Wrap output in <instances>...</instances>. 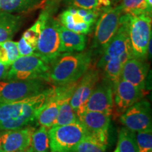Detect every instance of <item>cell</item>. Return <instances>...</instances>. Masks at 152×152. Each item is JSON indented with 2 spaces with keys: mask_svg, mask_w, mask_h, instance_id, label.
I'll use <instances>...</instances> for the list:
<instances>
[{
  "mask_svg": "<svg viewBox=\"0 0 152 152\" xmlns=\"http://www.w3.org/2000/svg\"><path fill=\"white\" fill-rule=\"evenodd\" d=\"M92 56V51L61 53L49 64L45 80L54 86L77 81L90 69Z\"/></svg>",
  "mask_w": 152,
  "mask_h": 152,
  "instance_id": "6da1fadb",
  "label": "cell"
},
{
  "mask_svg": "<svg viewBox=\"0 0 152 152\" xmlns=\"http://www.w3.org/2000/svg\"><path fill=\"white\" fill-rule=\"evenodd\" d=\"M52 87L23 100L0 104V130L22 128L35 121L38 111L45 103Z\"/></svg>",
  "mask_w": 152,
  "mask_h": 152,
  "instance_id": "7a4b0ae2",
  "label": "cell"
},
{
  "mask_svg": "<svg viewBox=\"0 0 152 152\" xmlns=\"http://www.w3.org/2000/svg\"><path fill=\"white\" fill-rule=\"evenodd\" d=\"M42 25L38 38L35 54L49 64L61 53L60 23L51 16L48 10L43 11Z\"/></svg>",
  "mask_w": 152,
  "mask_h": 152,
  "instance_id": "3957f363",
  "label": "cell"
},
{
  "mask_svg": "<svg viewBox=\"0 0 152 152\" xmlns=\"http://www.w3.org/2000/svg\"><path fill=\"white\" fill-rule=\"evenodd\" d=\"M48 134L51 152H75L77 146L88 136L78 120L70 124L52 126Z\"/></svg>",
  "mask_w": 152,
  "mask_h": 152,
  "instance_id": "277c9868",
  "label": "cell"
},
{
  "mask_svg": "<svg viewBox=\"0 0 152 152\" xmlns=\"http://www.w3.org/2000/svg\"><path fill=\"white\" fill-rule=\"evenodd\" d=\"M128 33L133 56L144 60L151 40V14L129 15Z\"/></svg>",
  "mask_w": 152,
  "mask_h": 152,
  "instance_id": "5b68a950",
  "label": "cell"
},
{
  "mask_svg": "<svg viewBox=\"0 0 152 152\" xmlns=\"http://www.w3.org/2000/svg\"><path fill=\"white\" fill-rule=\"evenodd\" d=\"M48 69V63L35 53L29 56H19L11 65L5 80H45Z\"/></svg>",
  "mask_w": 152,
  "mask_h": 152,
  "instance_id": "8992f818",
  "label": "cell"
},
{
  "mask_svg": "<svg viewBox=\"0 0 152 152\" xmlns=\"http://www.w3.org/2000/svg\"><path fill=\"white\" fill-rule=\"evenodd\" d=\"M41 79L0 81V104L11 103L35 96L49 88Z\"/></svg>",
  "mask_w": 152,
  "mask_h": 152,
  "instance_id": "52a82bcc",
  "label": "cell"
},
{
  "mask_svg": "<svg viewBox=\"0 0 152 152\" xmlns=\"http://www.w3.org/2000/svg\"><path fill=\"white\" fill-rule=\"evenodd\" d=\"M123 12L120 6L104 9L96 20L92 48L102 52L116 33Z\"/></svg>",
  "mask_w": 152,
  "mask_h": 152,
  "instance_id": "ba28073f",
  "label": "cell"
},
{
  "mask_svg": "<svg viewBox=\"0 0 152 152\" xmlns=\"http://www.w3.org/2000/svg\"><path fill=\"white\" fill-rule=\"evenodd\" d=\"M129 14L121 16L116 33L102 52V56L97 63L98 69L101 70L112 58H116L125 54L132 55V51L128 33Z\"/></svg>",
  "mask_w": 152,
  "mask_h": 152,
  "instance_id": "9c48e42d",
  "label": "cell"
},
{
  "mask_svg": "<svg viewBox=\"0 0 152 152\" xmlns=\"http://www.w3.org/2000/svg\"><path fill=\"white\" fill-rule=\"evenodd\" d=\"M120 121L125 128L137 132L151 128V104L147 100L140 99L120 115Z\"/></svg>",
  "mask_w": 152,
  "mask_h": 152,
  "instance_id": "30bf717a",
  "label": "cell"
},
{
  "mask_svg": "<svg viewBox=\"0 0 152 152\" xmlns=\"http://www.w3.org/2000/svg\"><path fill=\"white\" fill-rule=\"evenodd\" d=\"M101 74L99 69H89L78 80L71 98V105L75 113L79 114L95 87L99 83Z\"/></svg>",
  "mask_w": 152,
  "mask_h": 152,
  "instance_id": "8fae6325",
  "label": "cell"
},
{
  "mask_svg": "<svg viewBox=\"0 0 152 152\" xmlns=\"http://www.w3.org/2000/svg\"><path fill=\"white\" fill-rule=\"evenodd\" d=\"M77 119L88 135L108 142L111 115L102 112L85 111L77 115Z\"/></svg>",
  "mask_w": 152,
  "mask_h": 152,
  "instance_id": "7c38bea8",
  "label": "cell"
},
{
  "mask_svg": "<svg viewBox=\"0 0 152 152\" xmlns=\"http://www.w3.org/2000/svg\"><path fill=\"white\" fill-rule=\"evenodd\" d=\"M113 109V87L109 83L103 80L102 83H98L95 87L80 113L88 111L102 112L111 115Z\"/></svg>",
  "mask_w": 152,
  "mask_h": 152,
  "instance_id": "4fadbf2b",
  "label": "cell"
},
{
  "mask_svg": "<svg viewBox=\"0 0 152 152\" xmlns=\"http://www.w3.org/2000/svg\"><path fill=\"white\" fill-rule=\"evenodd\" d=\"M143 91L121 78L113 86V108L121 115L125 110L142 99Z\"/></svg>",
  "mask_w": 152,
  "mask_h": 152,
  "instance_id": "5bb4252c",
  "label": "cell"
},
{
  "mask_svg": "<svg viewBox=\"0 0 152 152\" xmlns=\"http://www.w3.org/2000/svg\"><path fill=\"white\" fill-rule=\"evenodd\" d=\"M65 90V85L52 87L48 98L38 111L35 121L39 126L52 128L59 111L61 101Z\"/></svg>",
  "mask_w": 152,
  "mask_h": 152,
  "instance_id": "9a60e30c",
  "label": "cell"
},
{
  "mask_svg": "<svg viewBox=\"0 0 152 152\" xmlns=\"http://www.w3.org/2000/svg\"><path fill=\"white\" fill-rule=\"evenodd\" d=\"M35 130L28 126L0 133L1 139V152H15L25 149L31 144L32 134Z\"/></svg>",
  "mask_w": 152,
  "mask_h": 152,
  "instance_id": "2e32d148",
  "label": "cell"
},
{
  "mask_svg": "<svg viewBox=\"0 0 152 152\" xmlns=\"http://www.w3.org/2000/svg\"><path fill=\"white\" fill-rule=\"evenodd\" d=\"M149 66L144 60L132 57L123 64L121 78L130 83L140 90H144L149 72Z\"/></svg>",
  "mask_w": 152,
  "mask_h": 152,
  "instance_id": "e0dca14e",
  "label": "cell"
},
{
  "mask_svg": "<svg viewBox=\"0 0 152 152\" xmlns=\"http://www.w3.org/2000/svg\"><path fill=\"white\" fill-rule=\"evenodd\" d=\"M77 81L65 85V90H64V94L61 101L59 111H58L56 121L53 124V126L70 124L78 120L77 114L73 111L70 103L72 94L75 90Z\"/></svg>",
  "mask_w": 152,
  "mask_h": 152,
  "instance_id": "ac0fdd59",
  "label": "cell"
},
{
  "mask_svg": "<svg viewBox=\"0 0 152 152\" xmlns=\"http://www.w3.org/2000/svg\"><path fill=\"white\" fill-rule=\"evenodd\" d=\"M61 52H78L84 51L87 45L86 35L67 29L60 23Z\"/></svg>",
  "mask_w": 152,
  "mask_h": 152,
  "instance_id": "d6986e66",
  "label": "cell"
},
{
  "mask_svg": "<svg viewBox=\"0 0 152 152\" xmlns=\"http://www.w3.org/2000/svg\"><path fill=\"white\" fill-rule=\"evenodd\" d=\"M60 23L71 31L83 35L90 33L92 30V27L77 14L75 7H70L60 15Z\"/></svg>",
  "mask_w": 152,
  "mask_h": 152,
  "instance_id": "ffe728a7",
  "label": "cell"
},
{
  "mask_svg": "<svg viewBox=\"0 0 152 152\" xmlns=\"http://www.w3.org/2000/svg\"><path fill=\"white\" fill-rule=\"evenodd\" d=\"M22 23L21 17L7 12H0V42L11 40Z\"/></svg>",
  "mask_w": 152,
  "mask_h": 152,
  "instance_id": "44dd1931",
  "label": "cell"
},
{
  "mask_svg": "<svg viewBox=\"0 0 152 152\" xmlns=\"http://www.w3.org/2000/svg\"><path fill=\"white\" fill-rule=\"evenodd\" d=\"M47 0H0V12L23 13L41 7Z\"/></svg>",
  "mask_w": 152,
  "mask_h": 152,
  "instance_id": "7402d4cb",
  "label": "cell"
},
{
  "mask_svg": "<svg viewBox=\"0 0 152 152\" xmlns=\"http://www.w3.org/2000/svg\"><path fill=\"white\" fill-rule=\"evenodd\" d=\"M48 130L46 127L39 126L34 130L30 144L33 152H51Z\"/></svg>",
  "mask_w": 152,
  "mask_h": 152,
  "instance_id": "603a6c76",
  "label": "cell"
},
{
  "mask_svg": "<svg viewBox=\"0 0 152 152\" xmlns=\"http://www.w3.org/2000/svg\"><path fill=\"white\" fill-rule=\"evenodd\" d=\"M135 135L136 132L125 127L120 130L117 145L120 152H139Z\"/></svg>",
  "mask_w": 152,
  "mask_h": 152,
  "instance_id": "cb8c5ba5",
  "label": "cell"
},
{
  "mask_svg": "<svg viewBox=\"0 0 152 152\" xmlns=\"http://www.w3.org/2000/svg\"><path fill=\"white\" fill-rule=\"evenodd\" d=\"M120 7L124 14H151L152 7H149L147 0H123Z\"/></svg>",
  "mask_w": 152,
  "mask_h": 152,
  "instance_id": "d4e9b609",
  "label": "cell"
},
{
  "mask_svg": "<svg viewBox=\"0 0 152 152\" xmlns=\"http://www.w3.org/2000/svg\"><path fill=\"white\" fill-rule=\"evenodd\" d=\"M108 142L88 135L77 146L75 152H106Z\"/></svg>",
  "mask_w": 152,
  "mask_h": 152,
  "instance_id": "484cf974",
  "label": "cell"
},
{
  "mask_svg": "<svg viewBox=\"0 0 152 152\" xmlns=\"http://www.w3.org/2000/svg\"><path fill=\"white\" fill-rule=\"evenodd\" d=\"M18 57L17 42L11 39L0 42V62L11 66Z\"/></svg>",
  "mask_w": 152,
  "mask_h": 152,
  "instance_id": "4316f807",
  "label": "cell"
},
{
  "mask_svg": "<svg viewBox=\"0 0 152 152\" xmlns=\"http://www.w3.org/2000/svg\"><path fill=\"white\" fill-rule=\"evenodd\" d=\"M73 7L90 10L103 11L107 7H111L113 0H70Z\"/></svg>",
  "mask_w": 152,
  "mask_h": 152,
  "instance_id": "83f0119b",
  "label": "cell"
},
{
  "mask_svg": "<svg viewBox=\"0 0 152 152\" xmlns=\"http://www.w3.org/2000/svg\"><path fill=\"white\" fill-rule=\"evenodd\" d=\"M42 25V16L40 14L35 24L26 30L22 36L26 42L30 45L35 50H36V48H37L38 38L40 33Z\"/></svg>",
  "mask_w": 152,
  "mask_h": 152,
  "instance_id": "f1b7e54d",
  "label": "cell"
},
{
  "mask_svg": "<svg viewBox=\"0 0 152 152\" xmlns=\"http://www.w3.org/2000/svg\"><path fill=\"white\" fill-rule=\"evenodd\" d=\"M135 137L139 152L152 151L151 128L136 132Z\"/></svg>",
  "mask_w": 152,
  "mask_h": 152,
  "instance_id": "f546056e",
  "label": "cell"
},
{
  "mask_svg": "<svg viewBox=\"0 0 152 152\" xmlns=\"http://www.w3.org/2000/svg\"><path fill=\"white\" fill-rule=\"evenodd\" d=\"M77 14L83 18L85 23L90 26L91 27L96 23V20L101 14V11L90 10V9H84L76 7Z\"/></svg>",
  "mask_w": 152,
  "mask_h": 152,
  "instance_id": "4dcf8cb0",
  "label": "cell"
},
{
  "mask_svg": "<svg viewBox=\"0 0 152 152\" xmlns=\"http://www.w3.org/2000/svg\"><path fill=\"white\" fill-rule=\"evenodd\" d=\"M17 47H18L19 56H29L35 53V49L30 45H28L23 37L20 38L18 42H17Z\"/></svg>",
  "mask_w": 152,
  "mask_h": 152,
  "instance_id": "1f68e13d",
  "label": "cell"
},
{
  "mask_svg": "<svg viewBox=\"0 0 152 152\" xmlns=\"http://www.w3.org/2000/svg\"><path fill=\"white\" fill-rule=\"evenodd\" d=\"M10 66H11L0 62V81L6 79Z\"/></svg>",
  "mask_w": 152,
  "mask_h": 152,
  "instance_id": "d6a6232c",
  "label": "cell"
},
{
  "mask_svg": "<svg viewBox=\"0 0 152 152\" xmlns=\"http://www.w3.org/2000/svg\"><path fill=\"white\" fill-rule=\"evenodd\" d=\"M15 152H33V148H32V147H31V145H30V147L26 148V149L20 150V151H15Z\"/></svg>",
  "mask_w": 152,
  "mask_h": 152,
  "instance_id": "836d02e7",
  "label": "cell"
},
{
  "mask_svg": "<svg viewBox=\"0 0 152 152\" xmlns=\"http://www.w3.org/2000/svg\"><path fill=\"white\" fill-rule=\"evenodd\" d=\"M113 152H120V151H119V149H118V146L116 147V148H115V149L114 150V151Z\"/></svg>",
  "mask_w": 152,
  "mask_h": 152,
  "instance_id": "e575fe53",
  "label": "cell"
},
{
  "mask_svg": "<svg viewBox=\"0 0 152 152\" xmlns=\"http://www.w3.org/2000/svg\"><path fill=\"white\" fill-rule=\"evenodd\" d=\"M1 136H0V152H1Z\"/></svg>",
  "mask_w": 152,
  "mask_h": 152,
  "instance_id": "d590c367",
  "label": "cell"
},
{
  "mask_svg": "<svg viewBox=\"0 0 152 152\" xmlns=\"http://www.w3.org/2000/svg\"><path fill=\"white\" fill-rule=\"evenodd\" d=\"M113 1H115V0H113Z\"/></svg>",
  "mask_w": 152,
  "mask_h": 152,
  "instance_id": "8d00e7d4",
  "label": "cell"
}]
</instances>
